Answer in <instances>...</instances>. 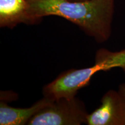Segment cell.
<instances>
[{
  "instance_id": "6da1fadb",
  "label": "cell",
  "mask_w": 125,
  "mask_h": 125,
  "mask_svg": "<svg viewBox=\"0 0 125 125\" xmlns=\"http://www.w3.org/2000/svg\"><path fill=\"white\" fill-rule=\"evenodd\" d=\"M32 24L48 16L68 20L97 42L103 43L111 35L115 0H27Z\"/></svg>"
},
{
  "instance_id": "7a4b0ae2",
  "label": "cell",
  "mask_w": 125,
  "mask_h": 125,
  "mask_svg": "<svg viewBox=\"0 0 125 125\" xmlns=\"http://www.w3.org/2000/svg\"><path fill=\"white\" fill-rule=\"evenodd\" d=\"M89 113L83 101L76 97L53 100L32 117L28 125H81L86 124Z\"/></svg>"
},
{
  "instance_id": "3957f363",
  "label": "cell",
  "mask_w": 125,
  "mask_h": 125,
  "mask_svg": "<svg viewBox=\"0 0 125 125\" xmlns=\"http://www.w3.org/2000/svg\"><path fill=\"white\" fill-rule=\"evenodd\" d=\"M99 71L101 70L96 64L81 69L68 70L43 87V97L53 101L62 97H74Z\"/></svg>"
},
{
  "instance_id": "277c9868",
  "label": "cell",
  "mask_w": 125,
  "mask_h": 125,
  "mask_svg": "<svg viewBox=\"0 0 125 125\" xmlns=\"http://www.w3.org/2000/svg\"><path fill=\"white\" fill-rule=\"evenodd\" d=\"M101 104L89 114L88 125H125V101L119 92L109 90L103 95Z\"/></svg>"
},
{
  "instance_id": "5b68a950",
  "label": "cell",
  "mask_w": 125,
  "mask_h": 125,
  "mask_svg": "<svg viewBox=\"0 0 125 125\" xmlns=\"http://www.w3.org/2000/svg\"><path fill=\"white\" fill-rule=\"evenodd\" d=\"M53 100L43 97V98L27 108L10 107L1 101L0 103V125H27L32 117L51 104Z\"/></svg>"
},
{
  "instance_id": "8992f818",
  "label": "cell",
  "mask_w": 125,
  "mask_h": 125,
  "mask_svg": "<svg viewBox=\"0 0 125 125\" xmlns=\"http://www.w3.org/2000/svg\"><path fill=\"white\" fill-rule=\"evenodd\" d=\"M27 0H0V26L12 29L20 23L32 24Z\"/></svg>"
},
{
  "instance_id": "52a82bcc",
  "label": "cell",
  "mask_w": 125,
  "mask_h": 125,
  "mask_svg": "<svg viewBox=\"0 0 125 125\" xmlns=\"http://www.w3.org/2000/svg\"><path fill=\"white\" fill-rule=\"evenodd\" d=\"M101 71H108L112 68H120L125 73V49L112 52L101 48L96 52L95 62Z\"/></svg>"
},
{
  "instance_id": "ba28073f",
  "label": "cell",
  "mask_w": 125,
  "mask_h": 125,
  "mask_svg": "<svg viewBox=\"0 0 125 125\" xmlns=\"http://www.w3.org/2000/svg\"><path fill=\"white\" fill-rule=\"evenodd\" d=\"M118 91L121 93L122 96L123 97L125 101V83H122L119 85L118 88Z\"/></svg>"
},
{
  "instance_id": "9c48e42d",
  "label": "cell",
  "mask_w": 125,
  "mask_h": 125,
  "mask_svg": "<svg viewBox=\"0 0 125 125\" xmlns=\"http://www.w3.org/2000/svg\"><path fill=\"white\" fill-rule=\"evenodd\" d=\"M71 1H87V0H71Z\"/></svg>"
}]
</instances>
